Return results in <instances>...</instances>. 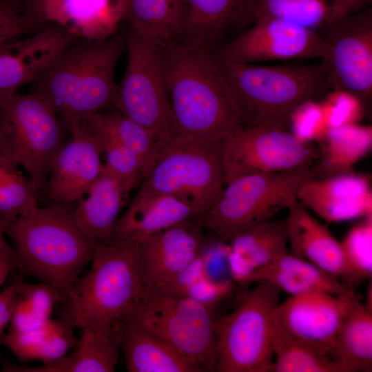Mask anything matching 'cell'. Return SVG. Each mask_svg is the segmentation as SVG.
<instances>
[{
	"label": "cell",
	"instance_id": "cell-24",
	"mask_svg": "<svg viewBox=\"0 0 372 372\" xmlns=\"http://www.w3.org/2000/svg\"><path fill=\"white\" fill-rule=\"evenodd\" d=\"M234 282L249 283L251 277L287 253V219H270L235 235L228 241Z\"/></svg>",
	"mask_w": 372,
	"mask_h": 372
},
{
	"label": "cell",
	"instance_id": "cell-43",
	"mask_svg": "<svg viewBox=\"0 0 372 372\" xmlns=\"http://www.w3.org/2000/svg\"><path fill=\"white\" fill-rule=\"evenodd\" d=\"M207 278L220 284H233L229 263L228 244L219 242L209 249L205 248L201 254Z\"/></svg>",
	"mask_w": 372,
	"mask_h": 372
},
{
	"label": "cell",
	"instance_id": "cell-11",
	"mask_svg": "<svg viewBox=\"0 0 372 372\" xmlns=\"http://www.w3.org/2000/svg\"><path fill=\"white\" fill-rule=\"evenodd\" d=\"M127 65L118 85L117 109L143 127L161 149L175 135L162 45L128 28Z\"/></svg>",
	"mask_w": 372,
	"mask_h": 372
},
{
	"label": "cell",
	"instance_id": "cell-28",
	"mask_svg": "<svg viewBox=\"0 0 372 372\" xmlns=\"http://www.w3.org/2000/svg\"><path fill=\"white\" fill-rule=\"evenodd\" d=\"M368 0H249L243 18L283 20L317 30L342 16L356 12Z\"/></svg>",
	"mask_w": 372,
	"mask_h": 372
},
{
	"label": "cell",
	"instance_id": "cell-3",
	"mask_svg": "<svg viewBox=\"0 0 372 372\" xmlns=\"http://www.w3.org/2000/svg\"><path fill=\"white\" fill-rule=\"evenodd\" d=\"M74 203L37 207L4 226L23 275L37 278L63 298L91 261L93 243L77 225Z\"/></svg>",
	"mask_w": 372,
	"mask_h": 372
},
{
	"label": "cell",
	"instance_id": "cell-47",
	"mask_svg": "<svg viewBox=\"0 0 372 372\" xmlns=\"http://www.w3.org/2000/svg\"><path fill=\"white\" fill-rule=\"evenodd\" d=\"M13 165L0 158V184Z\"/></svg>",
	"mask_w": 372,
	"mask_h": 372
},
{
	"label": "cell",
	"instance_id": "cell-14",
	"mask_svg": "<svg viewBox=\"0 0 372 372\" xmlns=\"http://www.w3.org/2000/svg\"><path fill=\"white\" fill-rule=\"evenodd\" d=\"M216 52L217 57L240 63L294 59L324 60L328 45L317 30L283 20L260 18Z\"/></svg>",
	"mask_w": 372,
	"mask_h": 372
},
{
	"label": "cell",
	"instance_id": "cell-21",
	"mask_svg": "<svg viewBox=\"0 0 372 372\" xmlns=\"http://www.w3.org/2000/svg\"><path fill=\"white\" fill-rule=\"evenodd\" d=\"M198 218L182 200L141 186L118 217L111 241L138 243L184 221ZM110 241V242H111Z\"/></svg>",
	"mask_w": 372,
	"mask_h": 372
},
{
	"label": "cell",
	"instance_id": "cell-16",
	"mask_svg": "<svg viewBox=\"0 0 372 372\" xmlns=\"http://www.w3.org/2000/svg\"><path fill=\"white\" fill-rule=\"evenodd\" d=\"M17 1L25 17L40 28L59 27L84 40L114 34L128 7V0Z\"/></svg>",
	"mask_w": 372,
	"mask_h": 372
},
{
	"label": "cell",
	"instance_id": "cell-7",
	"mask_svg": "<svg viewBox=\"0 0 372 372\" xmlns=\"http://www.w3.org/2000/svg\"><path fill=\"white\" fill-rule=\"evenodd\" d=\"M65 130L45 98L18 92L0 109V158L23 167L35 188L44 189Z\"/></svg>",
	"mask_w": 372,
	"mask_h": 372
},
{
	"label": "cell",
	"instance_id": "cell-19",
	"mask_svg": "<svg viewBox=\"0 0 372 372\" xmlns=\"http://www.w3.org/2000/svg\"><path fill=\"white\" fill-rule=\"evenodd\" d=\"M79 40L59 27L48 26L0 45V109Z\"/></svg>",
	"mask_w": 372,
	"mask_h": 372
},
{
	"label": "cell",
	"instance_id": "cell-17",
	"mask_svg": "<svg viewBox=\"0 0 372 372\" xmlns=\"http://www.w3.org/2000/svg\"><path fill=\"white\" fill-rule=\"evenodd\" d=\"M143 287L161 288L196 260L206 246L199 218L150 236L137 243Z\"/></svg>",
	"mask_w": 372,
	"mask_h": 372
},
{
	"label": "cell",
	"instance_id": "cell-25",
	"mask_svg": "<svg viewBox=\"0 0 372 372\" xmlns=\"http://www.w3.org/2000/svg\"><path fill=\"white\" fill-rule=\"evenodd\" d=\"M122 320L114 324L94 323L81 329L70 355L41 366H22V372H112L120 349Z\"/></svg>",
	"mask_w": 372,
	"mask_h": 372
},
{
	"label": "cell",
	"instance_id": "cell-36",
	"mask_svg": "<svg viewBox=\"0 0 372 372\" xmlns=\"http://www.w3.org/2000/svg\"><path fill=\"white\" fill-rule=\"evenodd\" d=\"M61 298L45 283L27 284L18 277L8 331L23 332L42 325L50 318L55 304Z\"/></svg>",
	"mask_w": 372,
	"mask_h": 372
},
{
	"label": "cell",
	"instance_id": "cell-4",
	"mask_svg": "<svg viewBox=\"0 0 372 372\" xmlns=\"http://www.w3.org/2000/svg\"><path fill=\"white\" fill-rule=\"evenodd\" d=\"M213 54L245 127L287 130L298 105L328 91L324 60L307 65H259Z\"/></svg>",
	"mask_w": 372,
	"mask_h": 372
},
{
	"label": "cell",
	"instance_id": "cell-22",
	"mask_svg": "<svg viewBox=\"0 0 372 372\" xmlns=\"http://www.w3.org/2000/svg\"><path fill=\"white\" fill-rule=\"evenodd\" d=\"M249 0H178L173 41L213 52L227 28L242 18Z\"/></svg>",
	"mask_w": 372,
	"mask_h": 372
},
{
	"label": "cell",
	"instance_id": "cell-41",
	"mask_svg": "<svg viewBox=\"0 0 372 372\" xmlns=\"http://www.w3.org/2000/svg\"><path fill=\"white\" fill-rule=\"evenodd\" d=\"M333 91L320 104L328 129L356 123L362 114V103L348 93Z\"/></svg>",
	"mask_w": 372,
	"mask_h": 372
},
{
	"label": "cell",
	"instance_id": "cell-45",
	"mask_svg": "<svg viewBox=\"0 0 372 372\" xmlns=\"http://www.w3.org/2000/svg\"><path fill=\"white\" fill-rule=\"evenodd\" d=\"M17 267L14 249L0 252V287L14 267Z\"/></svg>",
	"mask_w": 372,
	"mask_h": 372
},
{
	"label": "cell",
	"instance_id": "cell-46",
	"mask_svg": "<svg viewBox=\"0 0 372 372\" xmlns=\"http://www.w3.org/2000/svg\"><path fill=\"white\" fill-rule=\"evenodd\" d=\"M5 236L4 227L0 221V252L14 249V247L7 242Z\"/></svg>",
	"mask_w": 372,
	"mask_h": 372
},
{
	"label": "cell",
	"instance_id": "cell-39",
	"mask_svg": "<svg viewBox=\"0 0 372 372\" xmlns=\"http://www.w3.org/2000/svg\"><path fill=\"white\" fill-rule=\"evenodd\" d=\"M92 131L98 138L105 157L103 168L114 176L130 194L143 182L145 176L141 158L130 149L112 137Z\"/></svg>",
	"mask_w": 372,
	"mask_h": 372
},
{
	"label": "cell",
	"instance_id": "cell-23",
	"mask_svg": "<svg viewBox=\"0 0 372 372\" xmlns=\"http://www.w3.org/2000/svg\"><path fill=\"white\" fill-rule=\"evenodd\" d=\"M287 209L288 243L291 254L340 280H345L346 268L340 241L296 198Z\"/></svg>",
	"mask_w": 372,
	"mask_h": 372
},
{
	"label": "cell",
	"instance_id": "cell-1",
	"mask_svg": "<svg viewBox=\"0 0 372 372\" xmlns=\"http://www.w3.org/2000/svg\"><path fill=\"white\" fill-rule=\"evenodd\" d=\"M175 135L223 141L245 127L212 52L162 45Z\"/></svg>",
	"mask_w": 372,
	"mask_h": 372
},
{
	"label": "cell",
	"instance_id": "cell-33",
	"mask_svg": "<svg viewBox=\"0 0 372 372\" xmlns=\"http://www.w3.org/2000/svg\"><path fill=\"white\" fill-rule=\"evenodd\" d=\"M81 120L92 130L107 135L133 151L141 158L147 175L161 150L147 130L118 109L98 112Z\"/></svg>",
	"mask_w": 372,
	"mask_h": 372
},
{
	"label": "cell",
	"instance_id": "cell-34",
	"mask_svg": "<svg viewBox=\"0 0 372 372\" xmlns=\"http://www.w3.org/2000/svg\"><path fill=\"white\" fill-rule=\"evenodd\" d=\"M272 347L273 358L270 372H346L329 355L296 340L276 322Z\"/></svg>",
	"mask_w": 372,
	"mask_h": 372
},
{
	"label": "cell",
	"instance_id": "cell-12",
	"mask_svg": "<svg viewBox=\"0 0 372 372\" xmlns=\"http://www.w3.org/2000/svg\"><path fill=\"white\" fill-rule=\"evenodd\" d=\"M319 156L312 143L287 130L244 127L223 141L224 183L245 176L311 167Z\"/></svg>",
	"mask_w": 372,
	"mask_h": 372
},
{
	"label": "cell",
	"instance_id": "cell-2",
	"mask_svg": "<svg viewBox=\"0 0 372 372\" xmlns=\"http://www.w3.org/2000/svg\"><path fill=\"white\" fill-rule=\"evenodd\" d=\"M125 34L79 40L63 50L31 83L32 92L54 107L67 130L90 115L117 109V61Z\"/></svg>",
	"mask_w": 372,
	"mask_h": 372
},
{
	"label": "cell",
	"instance_id": "cell-18",
	"mask_svg": "<svg viewBox=\"0 0 372 372\" xmlns=\"http://www.w3.org/2000/svg\"><path fill=\"white\" fill-rule=\"evenodd\" d=\"M67 130L70 138L58 152L45 186L51 204L75 203L103 169L99 139L85 122L74 121Z\"/></svg>",
	"mask_w": 372,
	"mask_h": 372
},
{
	"label": "cell",
	"instance_id": "cell-37",
	"mask_svg": "<svg viewBox=\"0 0 372 372\" xmlns=\"http://www.w3.org/2000/svg\"><path fill=\"white\" fill-rule=\"evenodd\" d=\"M343 253L345 282L356 283L372 275V216L363 218L351 228L340 241Z\"/></svg>",
	"mask_w": 372,
	"mask_h": 372
},
{
	"label": "cell",
	"instance_id": "cell-10",
	"mask_svg": "<svg viewBox=\"0 0 372 372\" xmlns=\"http://www.w3.org/2000/svg\"><path fill=\"white\" fill-rule=\"evenodd\" d=\"M256 283L231 313L216 321L215 371L270 372L281 291L265 281Z\"/></svg>",
	"mask_w": 372,
	"mask_h": 372
},
{
	"label": "cell",
	"instance_id": "cell-9",
	"mask_svg": "<svg viewBox=\"0 0 372 372\" xmlns=\"http://www.w3.org/2000/svg\"><path fill=\"white\" fill-rule=\"evenodd\" d=\"M315 175L314 168L307 167L240 177L224 185L200 220L204 229L218 239L228 241L287 208L302 184Z\"/></svg>",
	"mask_w": 372,
	"mask_h": 372
},
{
	"label": "cell",
	"instance_id": "cell-5",
	"mask_svg": "<svg viewBox=\"0 0 372 372\" xmlns=\"http://www.w3.org/2000/svg\"><path fill=\"white\" fill-rule=\"evenodd\" d=\"M92 267L69 291L65 312L74 327L123 320L136 305L142 289L136 243H93Z\"/></svg>",
	"mask_w": 372,
	"mask_h": 372
},
{
	"label": "cell",
	"instance_id": "cell-29",
	"mask_svg": "<svg viewBox=\"0 0 372 372\" xmlns=\"http://www.w3.org/2000/svg\"><path fill=\"white\" fill-rule=\"evenodd\" d=\"M265 281L289 296L313 291L358 296L351 286L293 254L286 253L256 272L249 283Z\"/></svg>",
	"mask_w": 372,
	"mask_h": 372
},
{
	"label": "cell",
	"instance_id": "cell-44",
	"mask_svg": "<svg viewBox=\"0 0 372 372\" xmlns=\"http://www.w3.org/2000/svg\"><path fill=\"white\" fill-rule=\"evenodd\" d=\"M17 279L0 292V344L12 317Z\"/></svg>",
	"mask_w": 372,
	"mask_h": 372
},
{
	"label": "cell",
	"instance_id": "cell-40",
	"mask_svg": "<svg viewBox=\"0 0 372 372\" xmlns=\"http://www.w3.org/2000/svg\"><path fill=\"white\" fill-rule=\"evenodd\" d=\"M289 124L291 132L300 141L312 143H319L329 130L320 104L308 101L298 105L291 114Z\"/></svg>",
	"mask_w": 372,
	"mask_h": 372
},
{
	"label": "cell",
	"instance_id": "cell-13",
	"mask_svg": "<svg viewBox=\"0 0 372 372\" xmlns=\"http://www.w3.org/2000/svg\"><path fill=\"white\" fill-rule=\"evenodd\" d=\"M328 45L327 87L362 103L372 94V10L339 17L318 30Z\"/></svg>",
	"mask_w": 372,
	"mask_h": 372
},
{
	"label": "cell",
	"instance_id": "cell-38",
	"mask_svg": "<svg viewBox=\"0 0 372 372\" xmlns=\"http://www.w3.org/2000/svg\"><path fill=\"white\" fill-rule=\"evenodd\" d=\"M37 190L18 166L11 167L0 184V221L3 227L39 207Z\"/></svg>",
	"mask_w": 372,
	"mask_h": 372
},
{
	"label": "cell",
	"instance_id": "cell-42",
	"mask_svg": "<svg viewBox=\"0 0 372 372\" xmlns=\"http://www.w3.org/2000/svg\"><path fill=\"white\" fill-rule=\"evenodd\" d=\"M40 30L22 13L17 0H0V45Z\"/></svg>",
	"mask_w": 372,
	"mask_h": 372
},
{
	"label": "cell",
	"instance_id": "cell-30",
	"mask_svg": "<svg viewBox=\"0 0 372 372\" xmlns=\"http://www.w3.org/2000/svg\"><path fill=\"white\" fill-rule=\"evenodd\" d=\"M74 326L65 312L59 319L50 318L39 327L23 332L8 331L1 344L23 361L39 360L50 363L67 355L78 341Z\"/></svg>",
	"mask_w": 372,
	"mask_h": 372
},
{
	"label": "cell",
	"instance_id": "cell-35",
	"mask_svg": "<svg viewBox=\"0 0 372 372\" xmlns=\"http://www.w3.org/2000/svg\"><path fill=\"white\" fill-rule=\"evenodd\" d=\"M178 0H128L129 28L161 45L173 40Z\"/></svg>",
	"mask_w": 372,
	"mask_h": 372
},
{
	"label": "cell",
	"instance_id": "cell-8",
	"mask_svg": "<svg viewBox=\"0 0 372 372\" xmlns=\"http://www.w3.org/2000/svg\"><path fill=\"white\" fill-rule=\"evenodd\" d=\"M222 143L174 135L158 152L141 187L182 200L200 218L225 185Z\"/></svg>",
	"mask_w": 372,
	"mask_h": 372
},
{
	"label": "cell",
	"instance_id": "cell-32",
	"mask_svg": "<svg viewBox=\"0 0 372 372\" xmlns=\"http://www.w3.org/2000/svg\"><path fill=\"white\" fill-rule=\"evenodd\" d=\"M320 143L322 158L315 176L349 172L371 151L372 129L357 123L330 128Z\"/></svg>",
	"mask_w": 372,
	"mask_h": 372
},
{
	"label": "cell",
	"instance_id": "cell-26",
	"mask_svg": "<svg viewBox=\"0 0 372 372\" xmlns=\"http://www.w3.org/2000/svg\"><path fill=\"white\" fill-rule=\"evenodd\" d=\"M129 193L108 171L101 174L74 203L76 223L92 243L109 242Z\"/></svg>",
	"mask_w": 372,
	"mask_h": 372
},
{
	"label": "cell",
	"instance_id": "cell-6",
	"mask_svg": "<svg viewBox=\"0 0 372 372\" xmlns=\"http://www.w3.org/2000/svg\"><path fill=\"white\" fill-rule=\"evenodd\" d=\"M212 309L186 296L143 287L130 319L173 347L200 372L215 371L216 320Z\"/></svg>",
	"mask_w": 372,
	"mask_h": 372
},
{
	"label": "cell",
	"instance_id": "cell-31",
	"mask_svg": "<svg viewBox=\"0 0 372 372\" xmlns=\"http://www.w3.org/2000/svg\"><path fill=\"white\" fill-rule=\"evenodd\" d=\"M328 355L346 372L371 371L372 309L360 300L343 320Z\"/></svg>",
	"mask_w": 372,
	"mask_h": 372
},
{
	"label": "cell",
	"instance_id": "cell-15",
	"mask_svg": "<svg viewBox=\"0 0 372 372\" xmlns=\"http://www.w3.org/2000/svg\"><path fill=\"white\" fill-rule=\"evenodd\" d=\"M359 300V295L326 291L289 296L276 309L275 321L296 340L328 355L343 320Z\"/></svg>",
	"mask_w": 372,
	"mask_h": 372
},
{
	"label": "cell",
	"instance_id": "cell-27",
	"mask_svg": "<svg viewBox=\"0 0 372 372\" xmlns=\"http://www.w3.org/2000/svg\"><path fill=\"white\" fill-rule=\"evenodd\" d=\"M120 348L128 372H200L173 347L123 319Z\"/></svg>",
	"mask_w": 372,
	"mask_h": 372
},
{
	"label": "cell",
	"instance_id": "cell-20",
	"mask_svg": "<svg viewBox=\"0 0 372 372\" xmlns=\"http://www.w3.org/2000/svg\"><path fill=\"white\" fill-rule=\"evenodd\" d=\"M297 200L328 223L372 216V191L368 176L349 172L312 177L299 187Z\"/></svg>",
	"mask_w": 372,
	"mask_h": 372
}]
</instances>
